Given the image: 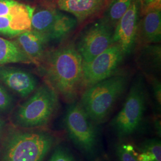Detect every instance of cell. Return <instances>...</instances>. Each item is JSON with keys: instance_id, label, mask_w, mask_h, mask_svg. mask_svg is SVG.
Instances as JSON below:
<instances>
[{"instance_id": "6da1fadb", "label": "cell", "mask_w": 161, "mask_h": 161, "mask_svg": "<svg viewBox=\"0 0 161 161\" xmlns=\"http://www.w3.org/2000/svg\"><path fill=\"white\" fill-rule=\"evenodd\" d=\"M36 66L45 83L67 103L76 101L84 90L83 60L74 44L48 50Z\"/></svg>"}, {"instance_id": "7a4b0ae2", "label": "cell", "mask_w": 161, "mask_h": 161, "mask_svg": "<svg viewBox=\"0 0 161 161\" xmlns=\"http://www.w3.org/2000/svg\"><path fill=\"white\" fill-rule=\"evenodd\" d=\"M57 142L50 132L13 130L0 148V161H43Z\"/></svg>"}, {"instance_id": "3957f363", "label": "cell", "mask_w": 161, "mask_h": 161, "mask_svg": "<svg viewBox=\"0 0 161 161\" xmlns=\"http://www.w3.org/2000/svg\"><path fill=\"white\" fill-rule=\"evenodd\" d=\"M127 84L125 75L115 74L84 90L80 102L94 124L103 122L109 116Z\"/></svg>"}, {"instance_id": "277c9868", "label": "cell", "mask_w": 161, "mask_h": 161, "mask_svg": "<svg viewBox=\"0 0 161 161\" xmlns=\"http://www.w3.org/2000/svg\"><path fill=\"white\" fill-rule=\"evenodd\" d=\"M32 94L18 107L14 115V122L28 129L46 127L59 109V96L46 83L37 87Z\"/></svg>"}, {"instance_id": "5b68a950", "label": "cell", "mask_w": 161, "mask_h": 161, "mask_svg": "<svg viewBox=\"0 0 161 161\" xmlns=\"http://www.w3.org/2000/svg\"><path fill=\"white\" fill-rule=\"evenodd\" d=\"M146 105L144 79L140 75L133 82L122 109L111 122L118 137L125 138L138 130L144 116Z\"/></svg>"}, {"instance_id": "8992f818", "label": "cell", "mask_w": 161, "mask_h": 161, "mask_svg": "<svg viewBox=\"0 0 161 161\" xmlns=\"http://www.w3.org/2000/svg\"><path fill=\"white\" fill-rule=\"evenodd\" d=\"M69 138L84 154L92 156L97 144V132L80 101L70 103L64 117Z\"/></svg>"}, {"instance_id": "52a82bcc", "label": "cell", "mask_w": 161, "mask_h": 161, "mask_svg": "<svg viewBox=\"0 0 161 161\" xmlns=\"http://www.w3.org/2000/svg\"><path fill=\"white\" fill-rule=\"evenodd\" d=\"M114 28L103 17L96 19L83 29L75 44L83 62L92 61L113 44Z\"/></svg>"}, {"instance_id": "ba28073f", "label": "cell", "mask_w": 161, "mask_h": 161, "mask_svg": "<svg viewBox=\"0 0 161 161\" xmlns=\"http://www.w3.org/2000/svg\"><path fill=\"white\" fill-rule=\"evenodd\" d=\"M124 58L121 47L113 44L92 61L83 62L84 90L116 74Z\"/></svg>"}, {"instance_id": "9c48e42d", "label": "cell", "mask_w": 161, "mask_h": 161, "mask_svg": "<svg viewBox=\"0 0 161 161\" xmlns=\"http://www.w3.org/2000/svg\"><path fill=\"white\" fill-rule=\"evenodd\" d=\"M34 8L15 0H0V35L14 38L31 29Z\"/></svg>"}, {"instance_id": "30bf717a", "label": "cell", "mask_w": 161, "mask_h": 161, "mask_svg": "<svg viewBox=\"0 0 161 161\" xmlns=\"http://www.w3.org/2000/svg\"><path fill=\"white\" fill-rule=\"evenodd\" d=\"M140 16V1L132 0L128 9L114 29L112 43L121 47L125 57L130 55L135 48Z\"/></svg>"}, {"instance_id": "8fae6325", "label": "cell", "mask_w": 161, "mask_h": 161, "mask_svg": "<svg viewBox=\"0 0 161 161\" xmlns=\"http://www.w3.org/2000/svg\"><path fill=\"white\" fill-rule=\"evenodd\" d=\"M112 0H56V6L60 11L71 14L78 24L102 16Z\"/></svg>"}, {"instance_id": "7c38bea8", "label": "cell", "mask_w": 161, "mask_h": 161, "mask_svg": "<svg viewBox=\"0 0 161 161\" xmlns=\"http://www.w3.org/2000/svg\"><path fill=\"white\" fill-rule=\"evenodd\" d=\"M161 40V2L150 6L141 14L136 35L137 47L159 44Z\"/></svg>"}, {"instance_id": "4fadbf2b", "label": "cell", "mask_w": 161, "mask_h": 161, "mask_svg": "<svg viewBox=\"0 0 161 161\" xmlns=\"http://www.w3.org/2000/svg\"><path fill=\"white\" fill-rule=\"evenodd\" d=\"M0 82L22 97H28L38 87V80L29 71L7 65L0 66Z\"/></svg>"}, {"instance_id": "5bb4252c", "label": "cell", "mask_w": 161, "mask_h": 161, "mask_svg": "<svg viewBox=\"0 0 161 161\" xmlns=\"http://www.w3.org/2000/svg\"><path fill=\"white\" fill-rule=\"evenodd\" d=\"M14 38L23 52L36 65L48 50V47L50 42L45 35L31 29L23 31Z\"/></svg>"}, {"instance_id": "9a60e30c", "label": "cell", "mask_w": 161, "mask_h": 161, "mask_svg": "<svg viewBox=\"0 0 161 161\" xmlns=\"http://www.w3.org/2000/svg\"><path fill=\"white\" fill-rule=\"evenodd\" d=\"M136 62L147 77L156 76L161 70V46L159 44L138 47Z\"/></svg>"}, {"instance_id": "2e32d148", "label": "cell", "mask_w": 161, "mask_h": 161, "mask_svg": "<svg viewBox=\"0 0 161 161\" xmlns=\"http://www.w3.org/2000/svg\"><path fill=\"white\" fill-rule=\"evenodd\" d=\"M60 13V10L55 6L40 5L35 7L31 17V29L45 35L50 40L49 36Z\"/></svg>"}, {"instance_id": "e0dca14e", "label": "cell", "mask_w": 161, "mask_h": 161, "mask_svg": "<svg viewBox=\"0 0 161 161\" xmlns=\"http://www.w3.org/2000/svg\"><path fill=\"white\" fill-rule=\"evenodd\" d=\"M13 64H33L14 40L0 36V66Z\"/></svg>"}, {"instance_id": "ac0fdd59", "label": "cell", "mask_w": 161, "mask_h": 161, "mask_svg": "<svg viewBox=\"0 0 161 161\" xmlns=\"http://www.w3.org/2000/svg\"><path fill=\"white\" fill-rule=\"evenodd\" d=\"M78 22L73 16L61 12L49 36L50 42L61 41L69 36L77 26Z\"/></svg>"}, {"instance_id": "d6986e66", "label": "cell", "mask_w": 161, "mask_h": 161, "mask_svg": "<svg viewBox=\"0 0 161 161\" xmlns=\"http://www.w3.org/2000/svg\"><path fill=\"white\" fill-rule=\"evenodd\" d=\"M132 0H112L102 16L114 28L127 12Z\"/></svg>"}, {"instance_id": "ffe728a7", "label": "cell", "mask_w": 161, "mask_h": 161, "mask_svg": "<svg viewBox=\"0 0 161 161\" xmlns=\"http://www.w3.org/2000/svg\"><path fill=\"white\" fill-rule=\"evenodd\" d=\"M139 161H161V143L158 139H148L138 147Z\"/></svg>"}, {"instance_id": "44dd1931", "label": "cell", "mask_w": 161, "mask_h": 161, "mask_svg": "<svg viewBox=\"0 0 161 161\" xmlns=\"http://www.w3.org/2000/svg\"><path fill=\"white\" fill-rule=\"evenodd\" d=\"M118 161H139L130 145L119 144L116 149Z\"/></svg>"}, {"instance_id": "7402d4cb", "label": "cell", "mask_w": 161, "mask_h": 161, "mask_svg": "<svg viewBox=\"0 0 161 161\" xmlns=\"http://www.w3.org/2000/svg\"><path fill=\"white\" fill-rule=\"evenodd\" d=\"M14 103L13 98L6 88L0 83V112L9 111Z\"/></svg>"}, {"instance_id": "603a6c76", "label": "cell", "mask_w": 161, "mask_h": 161, "mask_svg": "<svg viewBox=\"0 0 161 161\" xmlns=\"http://www.w3.org/2000/svg\"><path fill=\"white\" fill-rule=\"evenodd\" d=\"M49 161H76L69 150L59 146L54 150Z\"/></svg>"}, {"instance_id": "cb8c5ba5", "label": "cell", "mask_w": 161, "mask_h": 161, "mask_svg": "<svg viewBox=\"0 0 161 161\" xmlns=\"http://www.w3.org/2000/svg\"><path fill=\"white\" fill-rule=\"evenodd\" d=\"M147 78L151 80L156 100L158 104L161 106V82L156 76H150Z\"/></svg>"}, {"instance_id": "d4e9b609", "label": "cell", "mask_w": 161, "mask_h": 161, "mask_svg": "<svg viewBox=\"0 0 161 161\" xmlns=\"http://www.w3.org/2000/svg\"><path fill=\"white\" fill-rule=\"evenodd\" d=\"M141 4V14L147 10L150 6H153L158 3L161 2V0H140Z\"/></svg>"}, {"instance_id": "484cf974", "label": "cell", "mask_w": 161, "mask_h": 161, "mask_svg": "<svg viewBox=\"0 0 161 161\" xmlns=\"http://www.w3.org/2000/svg\"><path fill=\"white\" fill-rule=\"evenodd\" d=\"M41 5L44 6H56V0H37Z\"/></svg>"}, {"instance_id": "4316f807", "label": "cell", "mask_w": 161, "mask_h": 161, "mask_svg": "<svg viewBox=\"0 0 161 161\" xmlns=\"http://www.w3.org/2000/svg\"><path fill=\"white\" fill-rule=\"evenodd\" d=\"M5 128V122L3 119H0V139L2 137L3 133H4V130Z\"/></svg>"}]
</instances>
